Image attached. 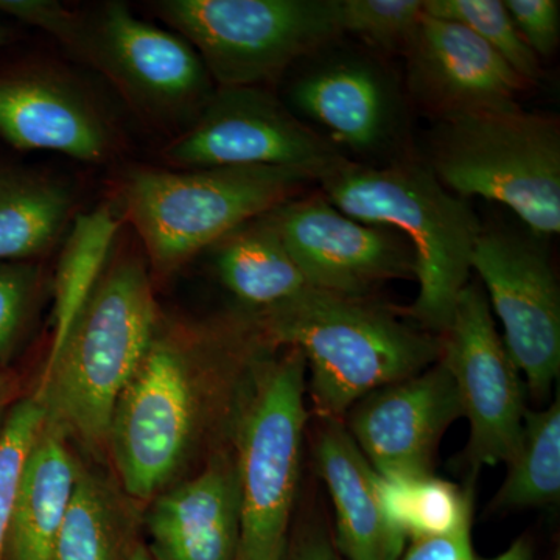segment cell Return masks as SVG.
I'll return each instance as SVG.
<instances>
[{"label": "cell", "mask_w": 560, "mask_h": 560, "mask_svg": "<svg viewBox=\"0 0 560 560\" xmlns=\"http://www.w3.org/2000/svg\"><path fill=\"white\" fill-rule=\"evenodd\" d=\"M156 326L145 265L125 257L103 272L57 359L44 371L38 396L46 422L90 447L108 444L110 419L135 377Z\"/></svg>", "instance_id": "3957f363"}, {"label": "cell", "mask_w": 560, "mask_h": 560, "mask_svg": "<svg viewBox=\"0 0 560 560\" xmlns=\"http://www.w3.org/2000/svg\"><path fill=\"white\" fill-rule=\"evenodd\" d=\"M69 205L68 191L58 184L0 175V261L46 249L60 232Z\"/></svg>", "instance_id": "d4e9b609"}, {"label": "cell", "mask_w": 560, "mask_h": 560, "mask_svg": "<svg viewBox=\"0 0 560 560\" xmlns=\"http://www.w3.org/2000/svg\"><path fill=\"white\" fill-rule=\"evenodd\" d=\"M488 560H534L533 547L526 539L515 540L508 550Z\"/></svg>", "instance_id": "e575fe53"}, {"label": "cell", "mask_w": 560, "mask_h": 560, "mask_svg": "<svg viewBox=\"0 0 560 560\" xmlns=\"http://www.w3.org/2000/svg\"><path fill=\"white\" fill-rule=\"evenodd\" d=\"M119 533L101 482L80 471L50 560H117Z\"/></svg>", "instance_id": "484cf974"}, {"label": "cell", "mask_w": 560, "mask_h": 560, "mask_svg": "<svg viewBox=\"0 0 560 560\" xmlns=\"http://www.w3.org/2000/svg\"><path fill=\"white\" fill-rule=\"evenodd\" d=\"M345 418L377 474L427 475L442 436L464 412L456 383L438 360L412 377L372 390Z\"/></svg>", "instance_id": "5bb4252c"}, {"label": "cell", "mask_w": 560, "mask_h": 560, "mask_svg": "<svg viewBox=\"0 0 560 560\" xmlns=\"http://www.w3.org/2000/svg\"><path fill=\"white\" fill-rule=\"evenodd\" d=\"M197 394L186 353L151 341L117 401L108 434L120 480L135 499H150L186 456L197 425Z\"/></svg>", "instance_id": "30bf717a"}, {"label": "cell", "mask_w": 560, "mask_h": 560, "mask_svg": "<svg viewBox=\"0 0 560 560\" xmlns=\"http://www.w3.org/2000/svg\"><path fill=\"white\" fill-rule=\"evenodd\" d=\"M0 11L51 33L70 51L84 60L88 24L60 3L39 2V0H0Z\"/></svg>", "instance_id": "f546056e"}, {"label": "cell", "mask_w": 560, "mask_h": 560, "mask_svg": "<svg viewBox=\"0 0 560 560\" xmlns=\"http://www.w3.org/2000/svg\"><path fill=\"white\" fill-rule=\"evenodd\" d=\"M119 224L108 206L81 213L73 221L55 276L54 340L46 368L57 359L73 323L101 282Z\"/></svg>", "instance_id": "7402d4cb"}, {"label": "cell", "mask_w": 560, "mask_h": 560, "mask_svg": "<svg viewBox=\"0 0 560 560\" xmlns=\"http://www.w3.org/2000/svg\"><path fill=\"white\" fill-rule=\"evenodd\" d=\"M318 183L350 219L397 231L410 243L419 283L410 315L430 334H444L482 232L467 201L415 162L374 168L345 160Z\"/></svg>", "instance_id": "7a4b0ae2"}, {"label": "cell", "mask_w": 560, "mask_h": 560, "mask_svg": "<svg viewBox=\"0 0 560 560\" xmlns=\"http://www.w3.org/2000/svg\"><path fill=\"white\" fill-rule=\"evenodd\" d=\"M219 88L259 86L341 36L338 0H162Z\"/></svg>", "instance_id": "52a82bcc"}, {"label": "cell", "mask_w": 560, "mask_h": 560, "mask_svg": "<svg viewBox=\"0 0 560 560\" xmlns=\"http://www.w3.org/2000/svg\"><path fill=\"white\" fill-rule=\"evenodd\" d=\"M492 506L526 510L558 503L560 497V401L544 410H526L521 440Z\"/></svg>", "instance_id": "cb8c5ba5"}, {"label": "cell", "mask_w": 560, "mask_h": 560, "mask_svg": "<svg viewBox=\"0 0 560 560\" xmlns=\"http://www.w3.org/2000/svg\"><path fill=\"white\" fill-rule=\"evenodd\" d=\"M431 172L466 200L506 206L536 235L560 231V127L555 117L514 108L442 119Z\"/></svg>", "instance_id": "5b68a950"}, {"label": "cell", "mask_w": 560, "mask_h": 560, "mask_svg": "<svg viewBox=\"0 0 560 560\" xmlns=\"http://www.w3.org/2000/svg\"><path fill=\"white\" fill-rule=\"evenodd\" d=\"M254 316L271 345L304 357L319 419L342 420L372 390L412 377L441 357L440 337L412 329L368 298L311 289Z\"/></svg>", "instance_id": "6da1fadb"}, {"label": "cell", "mask_w": 560, "mask_h": 560, "mask_svg": "<svg viewBox=\"0 0 560 560\" xmlns=\"http://www.w3.org/2000/svg\"><path fill=\"white\" fill-rule=\"evenodd\" d=\"M311 180L308 173L282 167L139 171L125 184L124 202L151 264L167 272Z\"/></svg>", "instance_id": "8992f818"}, {"label": "cell", "mask_w": 560, "mask_h": 560, "mask_svg": "<svg viewBox=\"0 0 560 560\" xmlns=\"http://www.w3.org/2000/svg\"><path fill=\"white\" fill-rule=\"evenodd\" d=\"M270 217L312 289L368 298L381 283L415 272L404 235L350 219L320 195L291 198Z\"/></svg>", "instance_id": "7c38bea8"}, {"label": "cell", "mask_w": 560, "mask_h": 560, "mask_svg": "<svg viewBox=\"0 0 560 560\" xmlns=\"http://www.w3.org/2000/svg\"><path fill=\"white\" fill-rule=\"evenodd\" d=\"M400 560H477L471 548V525L445 536L412 539Z\"/></svg>", "instance_id": "d6a6232c"}, {"label": "cell", "mask_w": 560, "mask_h": 560, "mask_svg": "<svg viewBox=\"0 0 560 560\" xmlns=\"http://www.w3.org/2000/svg\"><path fill=\"white\" fill-rule=\"evenodd\" d=\"M423 11L469 28L504 58L526 83L539 80V58L515 28L503 0H425Z\"/></svg>", "instance_id": "4316f807"}, {"label": "cell", "mask_w": 560, "mask_h": 560, "mask_svg": "<svg viewBox=\"0 0 560 560\" xmlns=\"http://www.w3.org/2000/svg\"><path fill=\"white\" fill-rule=\"evenodd\" d=\"M291 102L329 132L338 145L371 153L393 136L397 103L393 86L377 66L363 58H335L300 77Z\"/></svg>", "instance_id": "e0dca14e"}, {"label": "cell", "mask_w": 560, "mask_h": 560, "mask_svg": "<svg viewBox=\"0 0 560 560\" xmlns=\"http://www.w3.org/2000/svg\"><path fill=\"white\" fill-rule=\"evenodd\" d=\"M268 348L254 364L234 422L241 488L234 560L285 559L300 489L307 368L296 348Z\"/></svg>", "instance_id": "277c9868"}, {"label": "cell", "mask_w": 560, "mask_h": 560, "mask_svg": "<svg viewBox=\"0 0 560 560\" xmlns=\"http://www.w3.org/2000/svg\"><path fill=\"white\" fill-rule=\"evenodd\" d=\"M471 270L503 324V342L533 399L547 400L560 372V290L539 243L511 231L482 230Z\"/></svg>", "instance_id": "8fae6325"}, {"label": "cell", "mask_w": 560, "mask_h": 560, "mask_svg": "<svg viewBox=\"0 0 560 560\" xmlns=\"http://www.w3.org/2000/svg\"><path fill=\"white\" fill-rule=\"evenodd\" d=\"M212 249L221 282L253 313L270 312L312 289L291 259L270 212L235 228Z\"/></svg>", "instance_id": "44dd1931"}, {"label": "cell", "mask_w": 560, "mask_h": 560, "mask_svg": "<svg viewBox=\"0 0 560 560\" xmlns=\"http://www.w3.org/2000/svg\"><path fill=\"white\" fill-rule=\"evenodd\" d=\"M46 418V405L36 394L13 408L0 431V560H5L7 539L22 469Z\"/></svg>", "instance_id": "83f0119b"}, {"label": "cell", "mask_w": 560, "mask_h": 560, "mask_svg": "<svg viewBox=\"0 0 560 560\" xmlns=\"http://www.w3.org/2000/svg\"><path fill=\"white\" fill-rule=\"evenodd\" d=\"M422 16V0H338L342 35L381 50L405 49Z\"/></svg>", "instance_id": "f1b7e54d"}, {"label": "cell", "mask_w": 560, "mask_h": 560, "mask_svg": "<svg viewBox=\"0 0 560 560\" xmlns=\"http://www.w3.org/2000/svg\"><path fill=\"white\" fill-rule=\"evenodd\" d=\"M238 471L235 455L160 497L149 515L156 560H234L238 544Z\"/></svg>", "instance_id": "2e32d148"}, {"label": "cell", "mask_w": 560, "mask_h": 560, "mask_svg": "<svg viewBox=\"0 0 560 560\" xmlns=\"http://www.w3.org/2000/svg\"><path fill=\"white\" fill-rule=\"evenodd\" d=\"M128 560H156L153 558V555L149 550H147L143 545H138V547H135V550L130 552V556H128Z\"/></svg>", "instance_id": "d590c367"}, {"label": "cell", "mask_w": 560, "mask_h": 560, "mask_svg": "<svg viewBox=\"0 0 560 560\" xmlns=\"http://www.w3.org/2000/svg\"><path fill=\"white\" fill-rule=\"evenodd\" d=\"M0 136L20 150H49L75 160H105L108 128L79 91L54 77L0 79Z\"/></svg>", "instance_id": "ac0fdd59"}, {"label": "cell", "mask_w": 560, "mask_h": 560, "mask_svg": "<svg viewBox=\"0 0 560 560\" xmlns=\"http://www.w3.org/2000/svg\"><path fill=\"white\" fill-rule=\"evenodd\" d=\"M31 283L27 267L0 261V360L9 357L16 340Z\"/></svg>", "instance_id": "1f68e13d"}, {"label": "cell", "mask_w": 560, "mask_h": 560, "mask_svg": "<svg viewBox=\"0 0 560 560\" xmlns=\"http://www.w3.org/2000/svg\"><path fill=\"white\" fill-rule=\"evenodd\" d=\"M84 60L132 101L161 113L205 106L212 95V79L197 50L183 36L140 21L124 3H106L88 24Z\"/></svg>", "instance_id": "4fadbf2b"}, {"label": "cell", "mask_w": 560, "mask_h": 560, "mask_svg": "<svg viewBox=\"0 0 560 560\" xmlns=\"http://www.w3.org/2000/svg\"><path fill=\"white\" fill-rule=\"evenodd\" d=\"M80 471L60 431L44 423L22 469L5 560H50Z\"/></svg>", "instance_id": "ffe728a7"}, {"label": "cell", "mask_w": 560, "mask_h": 560, "mask_svg": "<svg viewBox=\"0 0 560 560\" xmlns=\"http://www.w3.org/2000/svg\"><path fill=\"white\" fill-rule=\"evenodd\" d=\"M283 560H346L335 547L334 539L315 526L302 530L300 536L290 540L289 551Z\"/></svg>", "instance_id": "836d02e7"}, {"label": "cell", "mask_w": 560, "mask_h": 560, "mask_svg": "<svg viewBox=\"0 0 560 560\" xmlns=\"http://www.w3.org/2000/svg\"><path fill=\"white\" fill-rule=\"evenodd\" d=\"M9 31H7L5 27H2V25H0V47L5 46V43L7 40H9Z\"/></svg>", "instance_id": "8d00e7d4"}, {"label": "cell", "mask_w": 560, "mask_h": 560, "mask_svg": "<svg viewBox=\"0 0 560 560\" xmlns=\"http://www.w3.org/2000/svg\"><path fill=\"white\" fill-rule=\"evenodd\" d=\"M440 360L458 388L470 434L463 460L470 470L510 460L521 440L526 385L497 331L486 291L467 283L441 334Z\"/></svg>", "instance_id": "9c48e42d"}, {"label": "cell", "mask_w": 560, "mask_h": 560, "mask_svg": "<svg viewBox=\"0 0 560 560\" xmlns=\"http://www.w3.org/2000/svg\"><path fill=\"white\" fill-rule=\"evenodd\" d=\"M316 471L335 508V547L346 560H400L407 539L378 506L375 477L342 420L320 419L313 445Z\"/></svg>", "instance_id": "d6986e66"}, {"label": "cell", "mask_w": 560, "mask_h": 560, "mask_svg": "<svg viewBox=\"0 0 560 560\" xmlns=\"http://www.w3.org/2000/svg\"><path fill=\"white\" fill-rule=\"evenodd\" d=\"M375 493L386 523L405 539L445 536L471 525L474 489L427 475H381Z\"/></svg>", "instance_id": "603a6c76"}, {"label": "cell", "mask_w": 560, "mask_h": 560, "mask_svg": "<svg viewBox=\"0 0 560 560\" xmlns=\"http://www.w3.org/2000/svg\"><path fill=\"white\" fill-rule=\"evenodd\" d=\"M515 28L537 58L551 57L560 39L558 0H503Z\"/></svg>", "instance_id": "4dcf8cb0"}, {"label": "cell", "mask_w": 560, "mask_h": 560, "mask_svg": "<svg viewBox=\"0 0 560 560\" xmlns=\"http://www.w3.org/2000/svg\"><path fill=\"white\" fill-rule=\"evenodd\" d=\"M164 160L183 171L294 168L319 180L346 158L270 92L246 86L213 92L190 130L165 149Z\"/></svg>", "instance_id": "ba28073f"}, {"label": "cell", "mask_w": 560, "mask_h": 560, "mask_svg": "<svg viewBox=\"0 0 560 560\" xmlns=\"http://www.w3.org/2000/svg\"><path fill=\"white\" fill-rule=\"evenodd\" d=\"M404 50L412 94L441 119L514 108L529 86L469 28L425 11Z\"/></svg>", "instance_id": "9a60e30c"}]
</instances>
